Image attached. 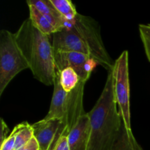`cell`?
<instances>
[{
  "label": "cell",
  "instance_id": "277c9868",
  "mask_svg": "<svg viewBox=\"0 0 150 150\" xmlns=\"http://www.w3.org/2000/svg\"><path fill=\"white\" fill-rule=\"evenodd\" d=\"M68 26L84 41L89 50L91 58L108 72L111 71L115 61H113L104 45L99 23L92 18L79 13L74 21Z\"/></svg>",
  "mask_w": 150,
  "mask_h": 150
},
{
  "label": "cell",
  "instance_id": "7402d4cb",
  "mask_svg": "<svg viewBox=\"0 0 150 150\" xmlns=\"http://www.w3.org/2000/svg\"><path fill=\"white\" fill-rule=\"evenodd\" d=\"M9 130H9V127L5 123V122L4 121L3 119H1V134H0V136H1V144L7 138V135L9 133Z\"/></svg>",
  "mask_w": 150,
  "mask_h": 150
},
{
  "label": "cell",
  "instance_id": "9c48e42d",
  "mask_svg": "<svg viewBox=\"0 0 150 150\" xmlns=\"http://www.w3.org/2000/svg\"><path fill=\"white\" fill-rule=\"evenodd\" d=\"M61 121L58 119L43 120L32 125L34 137L40 150H52L57 144V138Z\"/></svg>",
  "mask_w": 150,
  "mask_h": 150
},
{
  "label": "cell",
  "instance_id": "7a4b0ae2",
  "mask_svg": "<svg viewBox=\"0 0 150 150\" xmlns=\"http://www.w3.org/2000/svg\"><path fill=\"white\" fill-rule=\"evenodd\" d=\"M15 37L34 78L46 86L54 85L57 69L49 36L36 29L28 18L15 33Z\"/></svg>",
  "mask_w": 150,
  "mask_h": 150
},
{
  "label": "cell",
  "instance_id": "3957f363",
  "mask_svg": "<svg viewBox=\"0 0 150 150\" xmlns=\"http://www.w3.org/2000/svg\"><path fill=\"white\" fill-rule=\"evenodd\" d=\"M29 64L16 42L15 33L7 29L0 31V96L11 81Z\"/></svg>",
  "mask_w": 150,
  "mask_h": 150
},
{
  "label": "cell",
  "instance_id": "2e32d148",
  "mask_svg": "<svg viewBox=\"0 0 150 150\" xmlns=\"http://www.w3.org/2000/svg\"><path fill=\"white\" fill-rule=\"evenodd\" d=\"M53 5L57 11L62 15L64 20L70 24L74 21L76 16L79 14L76 6L70 0H51Z\"/></svg>",
  "mask_w": 150,
  "mask_h": 150
},
{
  "label": "cell",
  "instance_id": "ba28073f",
  "mask_svg": "<svg viewBox=\"0 0 150 150\" xmlns=\"http://www.w3.org/2000/svg\"><path fill=\"white\" fill-rule=\"evenodd\" d=\"M51 36L54 51H73L90 57L89 50L84 41L70 26L55 32Z\"/></svg>",
  "mask_w": 150,
  "mask_h": 150
},
{
  "label": "cell",
  "instance_id": "9a60e30c",
  "mask_svg": "<svg viewBox=\"0 0 150 150\" xmlns=\"http://www.w3.org/2000/svg\"><path fill=\"white\" fill-rule=\"evenodd\" d=\"M13 130L16 133L15 150L20 149L34 137L32 126L26 122L17 125Z\"/></svg>",
  "mask_w": 150,
  "mask_h": 150
},
{
  "label": "cell",
  "instance_id": "8992f818",
  "mask_svg": "<svg viewBox=\"0 0 150 150\" xmlns=\"http://www.w3.org/2000/svg\"><path fill=\"white\" fill-rule=\"evenodd\" d=\"M86 82L80 81L79 85L71 92H68L65 103L64 116L61 121L57 138V143L62 136H67L75 127L79 119L86 112L83 108V92Z\"/></svg>",
  "mask_w": 150,
  "mask_h": 150
},
{
  "label": "cell",
  "instance_id": "5b68a950",
  "mask_svg": "<svg viewBox=\"0 0 150 150\" xmlns=\"http://www.w3.org/2000/svg\"><path fill=\"white\" fill-rule=\"evenodd\" d=\"M128 51H124L115 60L113 73L114 95L126 128L131 130Z\"/></svg>",
  "mask_w": 150,
  "mask_h": 150
},
{
  "label": "cell",
  "instance_id": "ffe728a7",
  "mask_svg": "<svg viewBox=\"0 0 150 150\" xmlns=\"http://www.w3.org/2000/svg\"><path fill=\"white\" fill-rule=\"evenodd\" d=\"M52 150H70L67 136H62L60 138Z\"/></svg>",
  "mask_w": 150,
  "mask_h": 150
},
{
  "label": "cell",
  "instance_id": "30bf717a",
  "mask_svg": "<svg viewBox=\"0 0 150 150\" xmlns=\"http://www.w3.org/2000/svg\"><path fill=\"white\" fill-rule=\"evenodd\" d=\"M90 137V121L87 113L79 119L67 136L70 150H87Z\"/></svg>",
  "mask_w": 150,
  "mask_h": 150
},
{
  "label": "cell",
  "instance_id": "52a82bcc",
  "mask_svg": "<svg viewBox=\"0 0 150 150\" xmlns=\"http://www.w3.org/2000/svg\"><path fill=\"white\" fill-rule=\"evenodd\" d=\"M54 62L57 72L71 67L79 75L80 80L86 83L95 64H98L89 55L73 51H54Z\"/></svg>",
  "mask_w": 150,
  "mask_h": 150
},
{
  "label": "cell",
  "instance_id": "603a6c76",
  "mask_svg": "<svg viewBox=\"0 0 150 150\" xmlns=\"http://www.w3.org/2000/svg\"><path fill=\"white\" fill-rule=\"evenodd\" d=\"M133 150H143V149H142V148L141 147L140 145H139V144H138L136 146V147H135V149H133Z\"/></svg>",
  "mask_w": 150,
  "mask_h": 150
},
{
  "label": "cell",
  "instance_id": "5bb4252c",
  "mask_svg": "<svg viewBox=\"0 0 150 150\" xmlns=\"http://www.w3.org/2000/svg\"><path fill=\"white\" fill-rule=\"evenodd\" d=\"M138 144L132 130L126 128L122 121L118 136L111 150H133Z\"/></svg>",
  "mask_w": 150,
  "mask_h": 150
},
{
  "label": "cell",
  "instance_id": "44dd1931",
  "mask_svg": "<svg viewBox=\"0 0 150 150\" xmlns=\"http://www.w3.org/2000/svg\"><path fill=\"white\" fill-rule=\"evenodd\" d=\"M18 150H40V146L35 137L32 138L26 144Z\"/></svg>",
  "mask_w": 150,
  "mask_h": 150
},
{
  "label": "cell",
  "instance_id": "ac0fdd59",
  "mask_svg": "<svg viewBox=\"0 0 150 150\" xmlns=\"http://www.w3.org/2000/svg\"><path fill=\"white\" fill-rule=\"evenodd\" d=\"M139 30L146 58L150 62V23L140 24L139 26Z\"/></svg>",
  "mask_w": 150,
  "mask_h": 150
},
{
  "label": "cell",
  "instance_id": "8fae6325",
  "mask_svg": "<svg viewBox=\"0 0 150 150\" xmlns=\"http://www.w3.org/2000/svg\"><path fill=\"white\" fill-rule=\"evenodd\" d=\"M68 92H65L60 83L59 73L57 71L54 82V93L51 99L48 113L45 116L46 120L58 119L62 120L64 116L65 103Z\"/></svg>",
  "mask_w": 150,
  "mask_h": 150
},
{
  "label": "cell",
  "instance_id": "7c38bea8",
  "mask_svg": "<svg viewBox=\"0 0 150 150\" xmlns=\"http://www.w3.org/2000/svg\"><path fill=\"white\" fill-rule=\"evenodd\" d=\"M26 3L28 5L36 7L48 19L57 32L62 30L69 24L53 5L51 0H28Z\"/></svg>",
  "mask_w": 150,
  "mask_h": 150
},
{
  "label": "cell",
  "instance_id": "4fadbf2b",
  "mask_svg": "<svg viewBox=\"0 0 150 150\" xmlns=\"http://www.w3.org/2000/svg\"><path fill=\"white\" fill-rule=\"evenodd\" d=\"M28 7L29 11V18L36 29L49 37L57 32L55 28L36 7L32 5H28Z\"/></svg>",
  "mask_w": 150,
  "mask_h": 150
},
{
  "label": "cell",
  "instance_id": "cb8c5ba5",
  "mask_svg": "<svg viewBox=\"0 0 150 150\" xmlns=\"http://www.w3.org/2000/svg\"></svg>",
  "mask_w": 150,
  "mask_h": 150
},
{
  "label": "cell",
  "instance_id": "e0dca14e",
  "mask_svg": "<svg viewBox=\"0 0 150 150\" xmlns=\"http://www.w3.org/2000/svg\"><path fill=\"white\" fill-rule=\"evenodd\" d=\"M59 79L62 87L67 92L76 89L81 81L79 75L71 67H66L62 70L59 73Z\"/></svg>",
  "mask_w": 150,
  "mask_h": 150
},
{
  "label": "cell",
  "instance_id": "d6986e66",
  "mask_svg": "<svg viewBox=\"0 0 150 150\" xmlns=\"http://www.w3.org/2000/svg\"><path fill=\"white\" fill-rule=\"evenodd\" d=\"M16 146V133L13 130L12 133L7 136V139L1 144L0 150H15Z\"/></svg>",
  "mask_w": 150,
  "mask_h": 150
},
{
  "label": "cell",
  "instance_id": "6da1fadb",
  "mask_svg": "<svg viewBox=\"0 0 150 150\" xmlns=\"http://www.w3.org/2000/svg\"><path fill=\"white\" fill-rule=\"evenodd\" d=\"M87 114L90 121L87 150H111L122 122L114 98L112 70L108 72L103 90Z\"/></svg>",
  "mask_w": 150,
  "mask_h": 150
}]
</instances>
